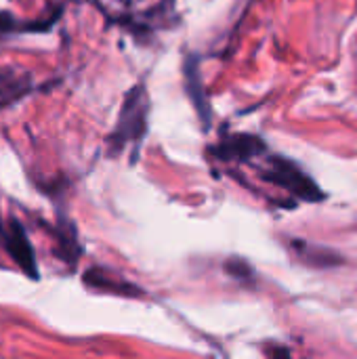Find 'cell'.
<instances>
[{"instance_id": "cell-4", "label": "cell", "mask_w": 357, "mask_h": 359, "mask_svg": "<svg viewBox=\"0 0 357 359\" xmlns=\"http://www.w3.org/2000/svg\"><path fill=\"white\" fill-rule=\"evenodd\" d=\"M185 72H187V93L204 122V126H208L210 122V105L204 97V90H202V82L198 78V67H196V61H189V65H185Z\"/></svg>"}, {"instance_id": "cell-1", "label": "cell", "mask_w": 357, "mask_h": 359, "mask_svg": "<svg viewBox=\"0 0 357 359\" xmlns=\"http://www.w3.org/2000/svg\"><path fill=\"white\" fill-rule=\"evenodd\" d=\"M145 130H147V95L143 86H135L124 99L116 130L109 137V145L114 147V151H118L126 143H139Z\"/></svg>"}, {"instance_id": "cell-5", "label": "cell", "mask_w": 357, "mask_h": 359, "mask_svg": "<svg viewBox=\"0 0 357 359\" xmlns=\"http://www.w3.org/2000/svg\"><path fill=\"white\" fill-rule=\"evenodd\" d=\"M295 250L299 252V257L309 263V265H316V267H330V265H337L341 263V257L328 248H322V246H311L307 242H295L292 244Z\"/></svg>"}, {"instance_id": "cell-2", "label": "cell", "mask_w": 357, "mask_h": 359, "mask_svg": "<svg viewBox=\"0 0 357 359\" xmlns=\"http://www.w3.org/2000/svg\"><path fill=\"white\" fill-rule=\"evenodd\" d=\"M265 179L305 202H320L324 198V194L316 185V181L309 179L297 164H292L290 160H284V158H271Z\"/></svg>"}, {"instance_id": "cell-7", "label": "cell", "mask_w": 357, "mask_h": 359, "mask_svg": "<svg viewBox=\"0 0 357 359\" xmlns=\"http://www.w3.org/2000/svg\"><path fill=\"white\" fill-rule=\"evenodd\" d=\"M84 282H88V284L95 286V288L112 290V292H116V294H126V297H139V294H141L139 288H135V286H130V284H126V282H112L107 276H103V273H99V271H88V273L84 276Z\"/></svg>"}, {"instance_id": "cell-3", "label": "cell", "mask_w": 357, "mask_h": 359, "mask_svg": "<svg viewBox=\"0 0 357 359\" xmlns=\"http://www.w3.org/2000/svg\"><path fill=\"white\" fill-rule=\"evenodd\" d=\"M4 240H6V246L11 250V255L15 257V261L19 263V267L29 276V278H38V269H36V261H34V252L27 244V238L25 233L21 231L19 223L13 219L11 221V227H8V233H4Z\"/></svg>"}, {"instance_id": "cell-6", "label": "cell", "mask_w": 357, "mask_h": 359, "mask_svg": "<svg viewBox=\"0 0 357 359\" xmlns=\"http://www.w3.org/2000/svg\"><path fill=\"white\" fill-rule=\"evenodd\" d=\"M263 149H265V145L261 143V139L250 137V135H240L223 145V156L225 158H250Z\"/></svg>"}]
</instances>
